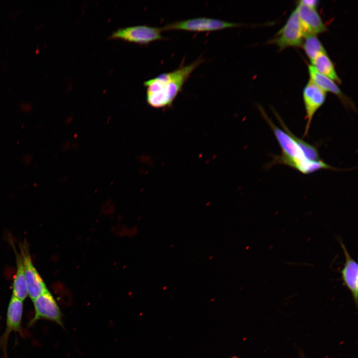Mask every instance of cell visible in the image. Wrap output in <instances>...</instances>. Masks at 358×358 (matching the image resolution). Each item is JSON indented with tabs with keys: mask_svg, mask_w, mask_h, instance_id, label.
I'll return each instance as SVG.
<instances>
[{
	"mask_svg": "<svg viewBox=\"0 0 358 358\" xmlns=\"http://www.w3.org/2000/svg\"><path fill=\"white\" fill-rule=\"evenodd\" d=\"M204 61L200 57L188 65H182L172 72L145 81L147 103L155 108L170 107L191 74Z\"/></svg>",
	"mask_w": 358,
	"mask_h": 358,
	"instance_id": "obj_1",
	"label": "cell"
},
{
	"mask_svg": "<svg viewBox=\"0 0 358 358\" xmlns=\"http://www.w3.org/2000/svg\"><path fill=\"white\" fill-rule=\"evenodd\" d=\"M260 111L271 129L282 150L281 155L276 156L273 163L285 164L304 174H311L322 169L334 170L322 160L318 161L308 160L298 143L297 137L290 131L279 116L276 113L285 131L274 124L265 111L262 109Z\"/></svg>",
	"mask_w": 358,
	"mask_h": 358,
	"instance_id": "obj_2",
	"label": "cell"
},
{
	"mask_svg": "<svg viewBox=\"0 0 358 358\" xmlns=\"http://www.w3.org/2000/svg\"><path fill=\"white\" fill-rule=\"evenodd\" d=\"M243 24L220 19L196 17L168 23L162 27L163 31L169 30H184L191 32H209L226 28L241 27Z\"/></svg>",
	"mask_w": 358,
	"mask_h": 358,
	"instance_id": "obj_3",
	"label": "cell"
},
{
	"mask_svg": "<svg viewBox=\"0 0 358 358\" xmlns=\"http://www.w3.org/2000/svg\"><path fill=\"white\" fill-rule=\"evenodd\" d=\"M305 35L296 9L289 15L284 25L276 33L275 38L269 41L276 44L280 50L288 47H298L302 45Z\"/></svg>",
	"mask_w": 358,
	"mask_h": 358,
	"instance_id": "obj_4",
	"label": "cell"
},
{
	"mask_svg": "<svg viewBox=\"0 0 358 358\" xmlns=\"http://www.w3.org/2000/svg\"><path fill=\"white\" fill-rule=\"evenodd\" d=\"M162 27L148 25H135L120 28L114 31L110 36L111 39H120L138 44H147L151 42L164 40Z\"/></svg>",
	"mask_w": 358,
	"mask_h": 358,
	"instance_id": "obj_5",
	"label": "cell"
},
{
	"mask_svg": "<svg viewBox=\"0 0 358 358\" xmlns=\"http://www.w3.org/2000/svg\"><path fill=\"white\" fill-rule=\"evenodd\" d=\"M33 302L35 314L30 325L38 320L46 319L63 326L61 310L48 289L33 300Z\"/></svg>",
	"mask_w": 358,
	"mask_h": 358,
	"instance_id": "obj_6",
	"label": "cell"
},
{
	"mask_svg": "<svg viewBox=\"0 0 358 358\" xmlns=\"http://www.w3.org/2000/svg\"><path fill=\"white\" fill-rule=\"evenodd\" d=\"M326 92L310 79L303 90V99L307 120L304 137L307 136L313 116L325 101Z\"/></svg>",
	"mask_w": 358,
	"mask_h": 358,
	"instance_id": "obj_7",
	"label": "cell"
},
{
	"mask_svg": "<svg viewBox=\"0 0 358 358\" xmlns=\"http://www.w3.org/2000/svg\"><path fill=\"white\" fill-rule=\"evenodd\" d=\"M23 312L22 301L12 296L7 308L5 331L0 337V347L6 358V347L11 332H21V320Z\"/></svg>",
	"mask_w": 358,
	"mask_h": 358,
	"instance_id": "obj_8",
	"label": "cell"
},
{
	"mask_svg": "<svg viewBox=\"0 0 358 358\" xmlns=\"http://www.w3.org/2000/svg\"><path fill=\"white\" fill-rule=\"evenodd\" d=\"M22 257L27 294L33 301L47 288L34 267L28 252L27 251L23 250Z\"/></svg>",
	"mask_w": 358,
	"mask_h": 358,
	"instance_id": "obj_9",
	"label": "cell"
},
{
	"mask_svg": "<svg viewBox=\"0 0 358 358\" xmlns=\"http://www.w3.org/2000/svg\"><path fill=\"white\" fill-rule=\"evenodd\" d=\"M345 256V263L341 270V278L351 291L356 304L358 297V266L357 263L350 255L346 246L341 238L339 239Z\"/></svg>",
	"mask_w": 358,
	"mask_h": 358,
	"instance_id": "obj_10",
	"label": "cell"
},
{
	"mask_svg": "<svg viewBox=\"0 0 358 358\" xmlns=\"http://www.w3.org/2000/svg\"><path fill=\"white\" fill-rule=\"evenodd\" d=\"M305 36L316 35L327 30V27L316 9L298 1L296 8Z\"/></svg>",
	"mask_w": 358,
	"mask_h": 358,
	"instance_id": "obj_11",
	"label": "cell"
},
{
	"mask_svg": "<svg viewBox=\"0 0 358 358\" xmlns=\"http://www.w3.org/2000/svg\"><path fill=\"white\" fill-rule=\"evenodd\" d=\"M308 70L310 79L313 82L325 92L329 91L336 94L346 105L347 104L348 100L333 80L319 73L311 65H308Z\"/></svg>",
	"mask_w": 358,
	"mask_h": 358,
	"instance_id": "obj_12",
	"label": "cell"
},
{
	"mask_svg": "<svg viewBox=\"0 0 358 358\" xmlns=\"http://www.w3.org/2000/svg\"><path fill=\"white\" fill-rule=\"evenodd\" d=\"M16 266V271L13 283L12 296L23 301L26 298L28 294L22 255H17Z\"/></svg>",
	"mask_w": 358,
	"mask_h": 358,
	"instance_id": "obj_13",
	"label": "cell"
},
{
	"mask_svg": "<svg viewBox=\"0 0 358 358\" xmlns=\"http://www.w3.org/2000/svg\"><path fill=\"white\" fill-rule=\"evenodd\" d=\"M311 62V65L319 73L338 83H341V80L336 73L334 64L327 53L321 54Z\"/></svg>",
	"mask_w": 358,
	"mask_h": 358,
	"instance_id": "obj_14",
	"label": "cell"
},
{
	"mask_svg": "<svg viewBox=\"0 0 358 358\" xmlns=\"http://www.w3.org/2000/svg\"><path fill=\"white\" fill-rule=\"evenodd\" d=\"M302 44L304 50L310 61L321 54L326 53L324 47L316 35L306 36Z\"/></svg>",
	"mask_w": 358,
	"mask_h": 358,
	"instance_id": "obj_15",
	"label": "cell"
},
{
	"mask_svg": "<svg viewBox=\"0 0 358 358\" xmlns=\"http://www.w3.org/2000/svg\"><path fill=\"white\" fill-rule=\"evenodd\" d=\"M298 2L315 9H316L319 3V1L317 0H301Z\"/></svg>",
	"mask_w": 358,
	"mask_h": 358,
	"instance_id": "obj_16",
	"label": "cell"
}]
</instances>
